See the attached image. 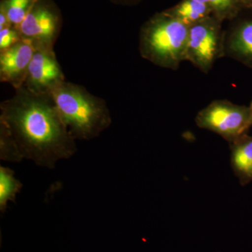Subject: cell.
Segmentation results:
<instances>
[{
	"instance_id": "16",
	"label": "cell",
	"mask_w": 252,
	"mask_h": 252,
	"mask_svg": "<svg viewBox=\"0 0 252 252\" xmlns=\"http://www.w3.org/2000/svg\"><path fill=\"white\" fill-rule=\"evenodd\" d=\"M13 26L3 11H0V30Z\"/></svg>"
},
{
	"instance_id": "6",
	"label": "cell",
	"mask_w": 252,
	"mask_h": 252,
	"mask_svg": "<svg viewBox=\"0 0 252 252\" xmlns=\"http://www.w3.org/2000/svg\"><path fill=\"white\" fill-rule=\"evenodd\" d=\"M63 26L61 10L54 0H36L17 29L36 48L54 49Z\"/></svg>"
},
{
	"instance_id": "9",
	"label": "cell",
	"mask_w": 252,
	"mask_h": 252,
	"mask_svg": "<svg viewBox=\"0 0 252 252\" xmlns=\"http://www.w3.org/2000/svg\"><path fill=\"white\" fill-rule=\"evenodd\" d=\"M224 56L252 65V18L240 21L225 32Z\"/></svg>"
},
{
	"instance_id": "15",
	"label": "cell",
	"mask_w": 252,
	"mask_h": 252,
	"mask_svg": "<svg viewBox=\"0 0 252 252\" xmlns=\"http://www.w3.org/2000/svg\"><path fill=\"white\" fill-rule=\"evenodd\" d=\"M22 39L19 31L14 26L0 30V51L12 47Z\"/></svg>"
},
{
	"instance_id": "17",
	"label": "cell",
	"mask_w": 252,
	"mask_h": 252,
	"mask_svg": "<svg viewBox=\"0 0 252 252\" xmlns=\"http://www.w3.org/2000/svg\"><path fill=\"white\" fill-rule=\"evenodd\" d=\"M114 4L120 5H132L137 4L140 0H109Z\"/></svg>"
},
{
	"instance_id": "5",
	"label": "cell",
	"mask_w": 252,
	"mask_h": 252,
	"mask_svg": "<svg viewBox=\"0 0 252 252\" xmlns=\"http://www.w3.org/2000/svg\"><path fill=\"white\" fill-rule=\"evenodd\" d=\"M195 122L200 128L212 131L231 144L250 126V108L217 99L201 109Z\"/></svg>"
},
{
	"instance_id": "20",
	"label": "cell",
	"mask_w": 252,
	"mask_h": 252,
	"mask_svg": "<svg viewBox=\"0 0 252 252\" xmlns=\"http://www.w3.org/2000/svg\"><path fill=\"white\" fill-rule=\"evenodd\" d=\"M249 9H252V4L251 5V6H250V8H249Z\"/></svg>"
},
{
	"instance_id": "19",
	"label": "cell",
	"mask_w": 252,
	"mask_h": 252,
	"mask_svg": "<svg viewBox=\"0 0 252 252\" xmlns=\"http://www.w3.org/2000/svg\"><path fill=\"white\" fill-rule=\"evenodd\" d=\"M250 125L252 124V104L251 107H250Z\"/></svg>"
},
{
	"instance_id": "2",
	"label": "cell",
	"mask_w": 252,
	"mask_h": 252,
	"mask_svg": "<svg viewBox=\"0 0 252 252\" xmlns=\"http://www.w3.org/2000/svg\"><path fill=\"white\" fill-rule=\"evenodd\" d=\"M50 94L75 140L96 138L112 124L105 101L83 86L64 81L55 87Z\"/></svg>"
},
{
	"instance_id": "4",
	"label": "cell",
	"mask_w": 252,
	"mask_h": 252,
	"mask_svg": "<svg viewBox=\"0 0 252 252\" xmlns=\"http://www.w3.org/2000/svg\"><path fill=\"white\" fill-rule=\"evenodd\" d=\"M222 23L212 15L189 27L187 61L204 73L210 72L215 61L224 56Z\"/></svg>"
},
{
	"instance_id": "1",
	"label": "cell",
	"mask_w": 252,
	"mask_h": 252,
	"mask_svg": "<svg viewBox=\"0 0 252 252\" xmlns=\"http://www.w3.org/2000/svg\"><path fill=\"white\" fill-rule=\"evenodd\" d=\"M0 133L12 143L21 161L27 159L48 169L77 152L51 94L24 87L0 104Z\"/></svg>"
},
{
	"instance_id": "3",
	"label": "cell",
	"mask_w": 252,
	"mask_h": 252,
	"mask_svg": "<svg viewBox=\"0 0 252 252\" xmlns=\"http://www.w3.org/2000/svg\"><path fill=\"white\" fill-rule=\"evenodd\" d=\"M189 27L164 11L157 13L140 30L139 49L142 57L158 67L178 69L187 61Z\"/></svg>"
},
{
	"instance_id": "11",
	"label": "cell",
	"mask_w": 252,
	"mask_h": 252,
	"mask_svg": "<svg viewBox=\"0 0 252 252\" xmlns=\"http://www.w3.org/2000/svg\"><path fill=\"white\" fill-rule=\"evenodd\" d=\"M230 146L232 168L235 175L241 180L252 178V138L242 135Z\"/></svg>"
},
{
	"instance_id": "8",
	"label": "cell",
	"mask_w": 252,
	"mask_h": 252,
	"mask_svg": "<svg viewBox=\"0 0 252 252\" xmlns=\"http://www.w3.org/2000/svg\"><path fill=\"white\" fill-rule=\"evenodd\" d=\"M35 50L31 41L23 39L12 47L0 51L1 82L11 84L15 90L22 88Z\"/></svg>"
},
{
	"instance_id": "10",
	"label": "cell",
	"mask_w": 252,
	"mask_h": 252,
	"mask_svg": "<svg viewBox=\"0 0 252 252\" xmlns=\"http://www.w3.org/2000/svg\"><path fill=\"white\" fill-rule=\"evenodd\" d=\"M164 12L188 27L213 15L207 5L198 0H182L175 6L164 10Z\"/></svg>"
},
{
	"instance_id": "18",
	"label": "cell",
	"mask_w": 252,
	"mask_h": 252,
	"mask_svg": "<svg viewBox=\"0 0 252 252\" xmlns=\"http://www.w3.org/2000/svg\"><path fill=\"white\" fill-rule=\"evenodd\" d=\"M237 1L240 4V6L244 8H250L252 4V0H237Z\"/></svg>"
},
{
	"instance_id": "14",
	"label": "cell",
	"mask_w": 252,
	"mask_h": 252,
	"mask_svg": "<svg viewBox=\"0 0 252 252\" xmlns=\"http://www.w3.org/2000/svg\"><path fill=\"white\" fill-rule=\"evenodd\" d=\"M212 9L214 16L221 21H231L243 9L237 0H198Z\"/></svg>"
},
{
	"instance_id": "7",
	"label": "cell",
	"mask_w": 252,
	"mask_h": 252,
	"mask_svg": "<svg viewBox=\"0 0 252 252\" xmlns=\"http://www.w3.org/2000/svg\"><path fill=\"white\" fill-rule=\"evenodd\" d=\"M64 81L65 77L54 49L36 48L23 87L33 94H50Z\"/></svg>"
},
{
	"instance_id": "13",
	"label": "cell",
	"mask_w": 252,
	"mask_h": 252,
	"mask_svg": "<svg viewBox=\"0 0 252 252\" xmlns=\"http://www.w3.org/2000/svg\"><path fill=\"white\" fill-rule=\"evenodd\" d=\"M36 1V0H1L0 11L6 14L13 26L17 28Z\"/></svg>"
},
{
	"instance_id": "12",
	"label": "cell",
	"mask_w": 252,
	"mask_h": 252,
	"mask_svg": "<svg viewBox=\"0 0 252 252\" xmlns=\"http://www.w3.org/2000/svg\"><path fill=\"white\" fill-rule=\"evenodd\" d=\"M23 184L15 177L14 170L0 166V211L4 214L10 202L14 203L21 192Z\"/></svg>"
}]
</instances>
